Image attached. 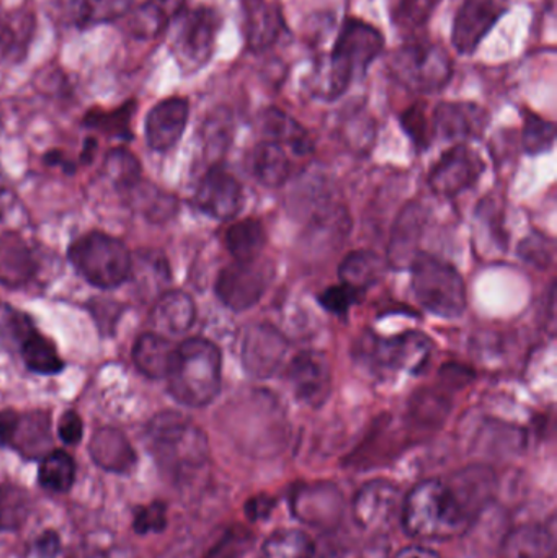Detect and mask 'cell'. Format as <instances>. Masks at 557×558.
Instances as JSON below:
<instances>
[{"mask_svg":"<svg viewBox=\"0 0 557 558\" xmlns=\"http://www.w3.org/2000/svg\"><path fill=\"white\" fill-rule=\"evenodd\" d=\"M36 35V15L29 9H13L0 15V56L9 64H22Z\"/></svg>","mask_w":557,"mask_h":558,"instance_id":"obj_21","label":"cell"},{"mask_svg":"<svg viewBox=\"0 0 557 558\" xmlns=\"http://www.w3.org/2000/svg\"><path fill=\"white\" fill-rule=\"evenodd\" d=\"M385 267V262L373 252H353L340 264L339 278L342 284L365 292L382 278Z\"/></svg>","mask_w":557,"mask_h":558,"instance_id":"obj_35","label":"cell"},{"mask_svg":"<svg viewBox=\"0 0 557 558\" xmlns=\"http://www.w3.org/2000/svg\"><path fill=\"white\" fill-rule=\"evenodd\" d=\"M175 350L177 347L164 335L146 333L134 344L133 361L137 369L150 379H162L169 376Z\"/></svg>","mask_w":557,"mask_h":558,"instance_id":"obj_28","label":"cell"},{"mask_svg":"<svg viewBox=\"0 0 557 558\" xmlns=\"http://www.w3.org/2000/svg\"><path fill=\"white\" fill-rule=\"evenodd\" d=\"M441 0H391V20L396 28L412 33L422 28L434 15Z\"/></svg>","mask_w":557,"mask_h":558,"instance_id":"obj_39","label":"cell"},{"mask_svg":"<svg viewBox=\"0 0 557 558\" xmlns=\"http://www.w3.org/2000/svg\"><path fill=\"white\" fill-rule=\"evenodd\" d=\"M267 245L264 226L255 219L235 222L226 232V247L231 252L234 262H252L261 258Z\"/></svg>","mask_w":557,"mask_h":558,"instance_id":"obj_33","label":"cell"},{"mask_svg":"<svg viewBox=\"0 0 557 558\" xmlns=\"http://www.w3.org/2000/svg\"><path fill=\"white\" fill-rule=\"evenodd\" d=\"M39 485L52 494H65L75 481V462L68 452L51 451L43 458L38 472Z\"/></svg>","mask_w":557,"mask_h":558,"instance_id":"obj_37","label":"cell"},{"mask_svg":"<svg viewBox=\"0 0 557 558\" xmlns=\"http://www.w3.org/2000/svg\"><path fill=\"white\" fill-rule=\"evenodd\" d=\"M254 546V534L242 526H232L208 550L205 558H241Z\"/></svg>","mask_w":557,"mask_h":558,"instance_id":"obj_44","label":"cell"},{"mask_svg":"<svg viewBox=\"0 0 557 558\" xmlns=\"http://www.w3.org/2000/svg\"><path fill=\"white\" fill-rule=\"evenodd\" d=\"M291 511L301 523L320 530L336 527L346 511L342 492L330 482L298 485L291 495Z\"/></svg>","mask_w":557,"mask_h":558,"instance_id":"obj_13","label":"cell"},{"mask_svg":"<svg viewBox=\"0 0 557 558\" xmlns=\"http://www.w3.org/2000/svg\"><path fill=\"white\" fill-rule=\"evenodd\" d=\"M61 539L55 531H46L35 543L36 554L41 558H55L61 553Z\"/></svg>","mask_w":557,"mask_h":558,"instance_id":"obj_52","label":"cell"},{"mask_svg":"<svg viewBox=\"0 0 557 558\" xmlns=\"http://www.w3.org/2000/svg\"><path fill=\"white\" fill-rule=\"evenodd\" d=\"M75 270L90 284L117 288L130 278L133 258L123 242L104 232H88L69 248Z\"/></svg>","mask_w":557,"mask_h":558,"instance_id":"obj_6","label":"cell"},{"mask_svg":"<svg viewBox=\"0 0 557 558\" xmlns=\"http://www.w3.org/2000/svg\"><path fill=\"white\" fill-rule=\"evenodd\" d=\"M425 226V211L419 203H409L395 228H392L391 241L388 245V264L396 270L409 268L421 252L422 232Z\"/></svg>","mask_w":557,"mask_h":558,"instance_id":"obj_20","label":"cell"},{"mask_svg":"<svg viewBox=\"0 0 557 558\" xmlns=\"http://www.w3.org/2000/svg\"><path fill=\"white\" fill-rule=\"evenodd\" d=\"M35 257L28 244L13 232L0 235V282L7 288H22L36 274Z\"/></svg>","mask_w":557,"mask_h":558,"instance_id":"obj_23","label":"cell"},{"mask_svg":"<svg viewBox=\"0 0 557 558\" xmlns=\"http://www.w3.org/2000/svg\"><path fill=\"white\" fill-rule=\"evenodd\" d=\"M274 508L275 501L271 500L270 497L258 495V497H254L252 500L247 501V505H245V514H247L249 520L262 521L270 517Z\"/></svg>","mask_w":557,"mask_h":558,"instance_id":"obj_51","label":"cell"},{"mask_svg":"<svg viewBox=\"0 0 557 558\" xmlns=\"http://www.w3.org/2000/svg\"><path fill=\"white\" fill-rule=\"evenodd\" d=\"M486 110L470 101H445L435 108L434 133L447 141H467L480 137L486 130Z\"/></svg>","mask_w":557,"mask_h":558,"instance_id":"obj_19","label":"cell"},{"mask_svg":"<svg viewBox=\"0 0 557 558\" xmlns=\"http://www.w3.org/2000/svg\"><path fill=\"white\" fill-rule=\"evenodd\" d=\"M186 9V0H147L128 13V32L137 39L162 35Z\"/></svg>","mask_w":557,"mask_h":558,"instance_id":"obj_22","label":"cell"},{"mask_svg":"<svg viewBox=\"0 0 557 558\" xmlns=\"http://www.w3.org/2000/svg\"><path fill=\"white\" fill-rule=\"evenodd\" d=\"M221 353L206 338H189L177 347L170 367L169 392L192 409L209 405L221 390Z\"/></svg>","mask_w":557,"mask_h":558,"instance_id":"obj_3","label":"cell"},{"mask_svg":"<svg viewBox=\"0 0 557 558\" xmlns=\"http://www.w3.org/2000/svg\"><path fill=\"white\" fill-rule=\"evenodd\" d=\"M360 295H362V292L356 291V289L347 284H339L327 288L320 294L319 301L324 308L332 312V314L343 315L349 312L353 304L360 301Z\"/></svg>","mask_w":557,"mask_h":558,"instance_id":"obj_47","label":"cell"},{"mask_svg":"<svg viewBox=\"0 0 557 558\" xmlns=\"http://www.w3.org/2000/svg\"><path fill=\"white\" fill-rule=\"evenodd\" d=\"M251 2H252V0H251Z\"/></svg>","mask_w":557,"mask_h":558,"instance_id":"obj_55","label":"cell"},{"mask_svg":"<svg viewBox=\"0 0 557 558\" xmlns=\"http://www.w3.org/2000/svg\"><path fill=\"white\" fill-rule=\"evenodd\" d=\"M92 459L98 468L114 474H126L136 464V452L123 433L114 428H100L92 438Z\"/></svg>","mask_w":557,"mask_h":558,"instance_id":"obj_24","label":"cell"},{"mask_svg":"<svg viewBox=\"0 0 557 558\" xmlns=\"http://www.w3.org/2000/svg\"><path fill=\"white\" fill-rule=\"evenodd\" d=\"M385 49L382 32L360 19H347L330 56L327 81L317 90L320 98L337 100L356 78L363 77Z\"/></svg>","mask_w":557,"mask_h":558,"instance_id":"obj_4","label":"cell"},{"mask_svg":"<svg viewBox=\"0 0 557 558\" xmlns=\"http://www.w3.org/2000/svg\"><path fill=\"white\" fill-rule=\"evenodd\" d=\"M172 52L185 74L199 71L211 61L221 16L211 7L199 5L183 10L175 20Z\"/></svg>","mask_w":557,"mask_h":558,"instance_id":"obj_8","label":"cell"},{"mask_svg":"<svg viewBox=\"0 0 557 558\" xmlns=\"http://www.w3.org/2000/svg\"><path fill=\"white\" fill-rule=\"evenodd\" d=\"M520 255L525 258L529 264L548 265L552 260V252L546 248V242L542 239H525L522 247H520Z\"/></svg>","mask_w":557,"mask_h":558,"instance_id":"obj_50","label":"cell"},{"mask_svg":"<svg viewBox=\"0 0 557 558\" xmlns=\"http://www.w3.org/2000/svg\"><path fill=\"white\" fill-rule=\"evenodd\" d=\"M274 267L270 262H234L216 279V295L234 312L254 307L270 286Z\"/></svg>","mask_w":557,"mask_h":558,"instance_id":"obj_10","label":"cell"},{"mask_svg":"<svg viewBox=\"0 0 557 558\" xmlns=\"http://www.w3.org/2000/svg\"><path fill=\"white\" fill-rule=\"evenodd\" d=\"M450 413V402L437 390H422L412 399L411 416L422 428H437Z\"/></svg>","mask_w":557,"mask_h":558,"instance_id":"obj_41","label":"cell"},{"mask_svg":"<svg viewBox=\"0 0 557 558\" xmlns=\"http://www.w3.org/2000/svg\"><path fill=\"white\" fill-rule=\"evenodd\" d=\"M0 126H2V117H0Z\"/></svg>","mask_w":557,"mask_h":558,"instance_id":"obj_54","label":"cell"},{"mask_svg":"<svg viewBox=\"0 0 557 558\" xmlns=\"http://www.w3.org/2000/svg\"><path fill=\"white\" fill-rule=\"evenodd\" d=\"M483 172L484 162L480 154L464 144H458L445 153L432 169L428 185L437 195L451 198L473 189Z\"/></svg>","mask_w":557,"mask_h":558,"instance_id":"obj_15","label":"cell"},{"mask_svg":"<svg viewBox=\"0 0 557 558\" xmlns=\"http://www.w3.org/2000/svg\"><path fill=\"white\" fill-rule=\"evenodd\" d=\"M395 558H440L435 550L422 546H409L396 554Z\"/></svg>","mask_w":557,"mask_h":558,"instance_id":"obj_53","label":"cell"},{"mask_svg":"<svg viewBox=\"0 0 557 558\" xmlns=\"http://www.w3.org/2000/svg\"><path fill=\"white\" fill-rule=\"evenodd\" d=\"M62 9L69 22L88 28L124 19L133 10V0H62Z\"/></svg>","mask_w":557,"mask_h":558,"instance_id":"obj_26","label":"cell"},{"mask_svg":"<svg viewBox=\"0 0 557 558\" xmlns=\"http://www.w3.org/2000/svg\"><path fill=\"white\" fill-rule=\"evenodd\" d=\"M507 558H555L556 534L545 524H526L506 541Z\"/></svg>","mask_w":557,"mask_h":558,"instance_id":"obj_32","label":"cell"},{"mask_svg":"<svg viewBox=\"0 0 557 558\" xmlns=\"http://www.w3.org/2000/svg\"><path fill=\"white\" fill-rule=\"evenodd\" d=\"M195 203L209 218L229 221L244 206L241 183L222 167L215 166L206 172L195 193Z\"/></svg>","mask_w":557,"mask_h":558,"instance_id":"obj_17","label":"cell"},{"mask_svg":"<svg viewBox=\"0 0 557 558\" xmlns=\"http://www.w3.org/2000/svg\"><path fill=\"white\" fill-rule=\"evenodd\" d=\"M496 490V474L487 465H468L448 477L428 478L415 485L402 501V526L417 539L460 536L480 520Z\"/></svg>","mask_w":557,"mask_h":558,"instance_id":"obj_1","label":"cell"},{"mask_svg":"<svg viewBox=\"0 0 557 558\" xmlns=\"http://www.w3.org/2000/svg\"><path fill=\"white\" fill-rule=\"evenodd\" d=\"M412 289L419 304L441 318H458L468 305L467 286L457 268L440 258L419 254L412 262Z\"/></svg>","mask_w":557,"mask_h":558,"instance_id":"obj_5","label":"cell"},{"mask_svg":"<svg viewBox=\"0 0 557 558\" xmlns=\"http://www.w3.org/2000/svg\"><path fill=\"white\" fill-rule=\"evenodd\" d=\"M196 308L192 298L182 291L164 292L154 305L153 325L169 335H182L192 328Z\"/></svg>","mask_w":557,"mask_h":558,"instance_id":"obj_27","label":"cell"},{"mask_svg":"<svg viewBox=\"0 0 557 558\" xmlns=\"http://www.w3.org/2000/svg\"><path fill=\"white\" fill-rule=\"evenodd\" d=\"M556 140V126L552 121L543 120L535 113H529L525 118V128H523V147L526 153L536 156V154L546 153L552 149Z\"/></svg>","mask_w":557,"mask_h":558,"instance_id":"obj_43","label":"cell"},{"mask_svg":"<svg viewBox=\"0 0 557 558\" xmlns=\"http://www.w3.org/2000/svg\"><path fill=\"white\" fill-rule=\"evenodd\" d=\"M506 13L507 0H464L451 28L455 49L460 54H473Z\"/></svg>","mask_w":557,"mask_h":558,"instance_id":"obj_14","label":"cell"},{"mask_svg":"<svg viewBox=\"0 0 557 558\" xmlns=\"http://www.w3.org/2000/svg\"><path fill=\"white\" fill-rule=\"evenodd\" d=\"M401 124L405 133L412 137L417 146L425 147L431 143V130H428L427 113L422 104L412 105L401 114Z\"/></svg>","mask_w":557,"mask_h":558,"instance_id":"obj_46","label":"cell"},{"mask_svg":"<svg viewBox=\"0 0 557 558\" xmlns=\"http://www.w3.org/2000/svg\"><path fill=\"white\" fill-rule=\"evenodd\" d=\"M284 28L283 13L275 3L252 0L247 16V41L254 51H264L277 43Z\"/></svg>","mask_w":557,"mask_h":558,"instance_id":"obj_31","label":"cell"},{"mask_svg":"<svg viewBox=\"0 0 557 558\" xmlns=\"http://www.w3.org/2000/svg\"><path fill=\"white\" fill-rule=\"evenodd\" d=\"M251 167L257 182L267 189H278L291 175V160L287 147L270 140H264L255 146Z\"/></svg>","mask_w":557,"mask_h":558,"instance_id":"obj_29","label":"cell"},{"mask_svg":"<svg viewBox=\"0 0 557 558\" xmlns=\"http://www.w3.org/2000/svg\"><path fill=\"white\" fill-rule=\"evenodd\" d=\"M401 490L385 478H376L360 488L352 505L353 520L362 530H385L401 510Z\"/></svg>","mask_w":557,"mask_h":558,"instance_id":"obj_16","label":"cell"},{"mask_svg":"<svg viewBox=\"0 0 557 558\" xmlns=\"http://www.w3.org/2000/svg\"><path fill=\"white\" fill-rule=\"evenodd\" d=\"M431 348V340L421 331H405L389 338L368 335L360 343V356L376 373H417L427 363Z\"/></svg>","mask_w":557,"mask_h":558,"instance_id":"obj_9","label":"cell"},{"mask_svg":"<svg viewBox=\"0 0 557 558\" xmlns=\"http://www.w3.org/2000/svg\"><path fill=\"white\" fill-rule=\"evenodd\" d=\"M316 544L298 530H281L271 534L261 547V558H314Z\"/></svg>","mask_w":557,"mask_h":558,"instance_id":"obj_36","label":"cell"},{"mask_svg":"<svg viewBox=\"0 0 557 558\" xmlns=\"http://www.w3.org/2000/svg\"><path fill=\"white\" fill-rule=\"evenodd\" d=\"M389 71L409 90L435 94L453 77V61L444 46L414 39L392 54Z\"/></svg>","mask_w":557,"mask_h":558,"instance_id":"obj_7","label":"cell"},{"mask_svg":"<svg viewBox=\"0 0 557 558\" xmlns=\"http://www.w3.org/2000/svg\"><path fill=\"white\" fill-rule=\"evenodd\" d=\"M20 353L26 367L33 373L38 374H58L61 373L64 363L58 354L52 341L39 335L35 327L29 328L22 338H20Z\"/></svg>","mask_w":557,"mask_h":558,"instance_id":"obj_34","label":"cell"},{"mask_svg":"<svg viewBox=\"0 0 557 558\" xmlns=\"http://www.w3.org/2000/svg\"><path fill=\"white\" fill-rule=\"evenodd\" d=\"M261 123L265 140L281 144L296 156H307L313 150V143H311L307 131L284 111L278 110V108H268L262 114Z\"/></svg>","mask_w":557,"mask_h":558,"instance_id":"obj_30","label":"cell"},{"mask_svg":"<svg viewBox=\"0 0 557 558\" xmlns=\"http://www.w3.org/2000/svg\"><path fill=\"white\" fill-rule=\"evenodd\" d=\"M232 140V117L228 110H218L205 124V149L209 157H221Z\"/></svg>","mask_w":557,"mask_h":558,"instance_id":"obj_42","label":"cell"},{"mask_svg":"<svg viewBox=\"0 0 557 558\" xmlns=\"http://www.w3.org/2000/svg\"><path fill=\"white\" fill-rule=\"evenodd\" d=\"M154 461L172 484H189L209 462L205 432L182 413H159L147 428Z\"/></svg>","mask_w":557,"mask_h":558,"instance_id":"obj_2","label":"cell"},{"mask_svg":"<svg viewBox=\"0 0 557 558\" xmlns=\"http://www.w3.org/2000/svg\"><path fill=\"white\" fill-rule=\"evenodd\" d=\"M167 526V507L162 501H154L134 513L133 527L137 534L162 533Z\"/></svg>","mask_w":557,"mask_h":558,"instance_id":"obj_45","label":"cell"},{"mask_svg":"<svg viewBox=\"0 0 557 558\" xmlns=\"http://www.w3.org/2000/svg\"><path fill=\"white\" fill-rule=\"evenodd\" d=\"M58 435L65 445H77L84 435V423L75 412H65L58 423Z\"/></svg>","mask_w":557,"mask_h":558,"instance_id":"obj_49","label":"cell"},{"mask_svg":"<svg viewBox=\"0 0 557 558\" xmlns=\"http://www.w3.org/2000/svg\"><path fill=\"white\" fill-rule=\"evenodd\" d=\"M288 341L270 324H252L245 328L241 343V360L245 373L254 379H270L283 366Z\"/></svg>","mask_w":557,"mask_h":558,"instance_id":"obj_11","label":"cell"},{"mask_svg":"<svg viewBox=\"0 0 557 558\" xmlns=\"http://www.w3.org/2000/svg\"><path fill=\"white\" fill-rule=\"evenodd\" d=\"M190 104L183 97H169L154 105L146 118V141L150 149H172L189 123Z\"/></svg>","mask_w":557,"mask_h":558,"instance_id":"obj_18","label":"cell"},{"mask_svg":"<svg viewBox=\"0 0 557 558\" xmlns=\"http://www.w3.org/2000/svg\"><path fill=\"white\" fill-rule=\"evenodd\" d=\"M32 511L29 494L19 485H0V531H19Z\"/></svg>","mask_w":557,"mask_h":558,"instance_id":"obj_38","label":"cell"},{"mask_svg":"<svg viewBox=\"0 0 557 558\" xmlns=\"http://www.w3.org/2000/svg\"><path fill=\"white\" fill-rule=\"evenodd\" d=\"M134 101H128L123 107L110 111L92 110L85 117V126L100 131L113 137H131V120H133Z\"/></svg>","mask_w":557,"mask_h":558,"instance_id":"obj_40","label":"cell"},{"mask_svg":"<svg viewBox=\"0 0 557 558\" xmlns=\"http://www.w3.org/2000/svg\"><path fill=\"white\" fill-rule=\"evenodd\" d=\"M294 397L310 409H320L332 393V367L326 353L301 351L288 366Z\"/></svg>","mask_w":557,"mask_h":558,"instance_id":"obj_12","label":"cell"},{"mask_svg":"<svg viewBox=\"0 0 557 558\" xmlns=\"http://www.w3.org/2000/svg\"><path fill=\"white\" fill-rule=\"evenodd\" d=\"M107 169L108 173L118 182L130 185V183L136 182L140 163H137L136 157L128 150L114 149L107 157Z\"/></svg>","mask_w":557,"mask_h":558,"instance_id":"obj_48","label":"cell"},{"mask_svg":"<svg viewBox=\"0 0 557 558\" xmlns=\"http://www.w3.org/2000/svg\"><path fill=\"white\" fill-rule=\"evenodd\" d=\"M7 448L15 449L23 458H45L51 448L49 418L45 413H19Z\"/></svg>","mask_w":557,"mask_h":558,"instance_id":"obj_25","label":"cell"}]
</instances>
